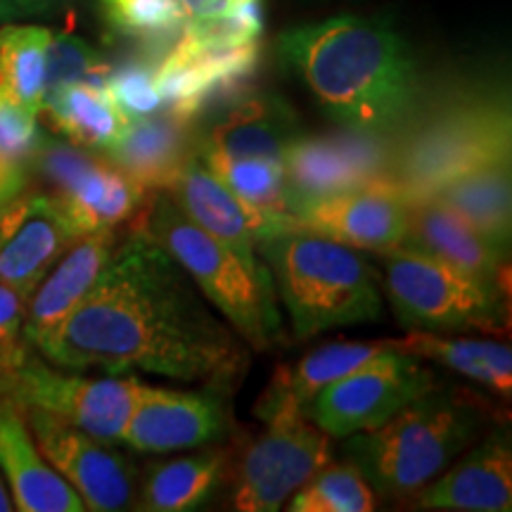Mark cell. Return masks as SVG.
I'll return each mask as SVG.
<instances>
[{
  "instance_id": "1",
  "label": "cell",
  "mask_w": 512,
  "mask_h": 512,
  "mask_svg": "<svg viewBox=\"0 0 512 512\" xmlns=\"http://www.w3.org/2000/svg\"><path fill=\"white\" fill-rule=\"evenodd\" d=\"M34 349L57 368L181 382L228 384L245 366L242 339L138 219L91 292Z\"/></svg>"
},
{
  "instance_id": "2",
  "label": "cell",
  "mask_w": 512,
  "mask_h": 512,
  "mask_svg": "<svg viewBox=\"0 0 512 512\" xmlns=\"http://www.w3.org/2000/svg\"><path fill=\"white\" fill-rule=\"evenodd\" d=\"M278 50L344 128L387 136L411 117L418 102V64L408 43L387 24L332 17L285 31Z\"/></svg>"
},
{
  "instance_id": "3",
  "label": "cell",
  "mask_w": 512,
  "mask_h": 512,
  "mask_svg": "<svg viewBox=\"0 0 512 512\" xmlns=\"http://www.w3.org/2000/svg\"><path fill=\"white\" fill-rule=\"evenodd\" d=\"M489 403L463 387H439L408 403L377 430L351 434L342 453L375 496L408 498L482 437Z\"/></svg>"
},
{
  "instance_id": "4",
  "label": "cell",
  "mask_w": 512,
  "mask_h": 512,
  "mask_svg": "<svg viewBox=\"0 0 512 512\" xmlns=\"http://www.w3.org/2000/svg\"><path fill=\"white\" fill-rule=\"evenodd\" d=\"M259 254L299 339L382 318L377 275L358 249L287 228L261 242Z\"/></svg>"
},
{
  "instance_id": "5",
  "label": "cell",
  "mask_w": 512,
  "mask_h": 512,
  "mask_svg": "<svg viewBox=\"0 0 512 512\" xmlns=\"http://www.w3.org/2000/svg\"><path fill=\"white\" fill-rule=\"evenodd\" d=\"M140 226L188 273L242 342L266 351L280 339L273 280L264 259L245 256L195 226L164 190L152 192Z\"/></svg>"
},
{
  "instance_id": "6",
  "label": "cell",
  "mask_w": 512,
  "mask_h": 512,
  "mask_svg": "<svg viewBox=\"0 0 512 512\" xmlns=\"http://www.w3.org/2000/svg\"><path fill=\"white\" fill-rule=\"evenodd\" d=\"M512 162L510 102L503 95H458L389 147L387 181L403 200L430 197L453 178Z\"/></svg>"
},
{
  "instance_id": "7",
  "label": "cell",
  "mask_w": 512,
  "mask_h": 512,
  "mask_svg": "<svg viewBox=\"0 0 512 512\" xmlns=\"http://www.w3.org/2000/svg\"><path fill=\"white\" fill-rule=\"evenodd\" d=\"M377 256L389 304L403 328L501 332L505 294L408 245Z\"/></svg>"
},
{
  "instance_id": "8",
  "label": "cell",
  "mask_w": 512,
  "mask_h": 512,
  "mask_svg": "<svg viewBox=\"0 0 512 512\" xmlns=\"http://www.w3.org/2000/svg\"><path fill=\"white\" fill-rule=\"evenodd\" d=\"M136 377H86L60 373L34 351L0 373V396L19 408H41L95 439L117 444L136 403Z\"/></svg>"
},
{
  "instance_id": "9",
  "label": "cell",
  "mask_w": 512,
  "mask_h": 512,
  "mask_svg": "<svg viewBox=\"0 0 512 512\" xmlns=\"http://www.w3.org/2000/svg\"><path fill=\"white\" fill-rule=\"evenodd\" d=\"M233 477V508L273 512L290 501L335 456V441L299 408H280L268 415Z\"/></svg>"
},
{
  "instance_id": "10",
  "label": "cell",
  "mask_w": 512,
  "mask_h": 512,
  "mask_svg": "<svg viewBox=\"0 0 512 512\" xmlns=\"http://www.w3.org/2000/svg\"><path fill=\"white\" fill-rule=\"evenodd\" d=\"M34 164L76 235L128 226L152 195L105 155L76 145L46 140Z\"/></svg>"
},
{
  "instance_id": "11",
  "label": "cell",
  "mask_w": 512,
  "mask_h": 512,
  "mask_svg": "<svg viewBox=\"0 0 512 512\" xmlns=\"http://www.w3.org/2000/svg\"><path fill=\"white\" fill-rule=\"evenodd\" d=\"M434 384V373L422 366L420 358L387 351L320 389L304 413L332 439H347L377 430Z\"/></svg>"
},
{
  "instance_id": "12",
  "label": "cell",
  "mask_w": 512,
  "mask_h": 512,
  "mask_svg": "<svg viewBox=\"0 0 512 512\" xmlns=\"http://www.w3.org/2000/svg\"><path fill=\"white\" fill-rule=\"evenodd\" d=\"M38 448L86 510L114 512L136 503V467L110 441L91 437L41 408H22Z\"/></svg>"
},
{
  "instance_id": "13",
  "label": "cell",
  "mask_w": 512,
  "mask_h": 512,
  "mask_svg": "<svg viewBox=\"0 0 512 512\" xmlns=\"http://www.w3.org/2000/svg\"><path fill=\"white\" fill-rule=\"evenodd\" d=\"M285 183L290 214L302 204L368 185L387 174L389 145L384 136L366 131L302 136L287 145Z\"/></svg>"
},
{
  "instance_id": "14",
  "label": "cell",
  "mask_w": 512,
  "mask_h": 512,
  "mask_svg": "<svg viewBox=\"0 0 512 512\" xmlns=\"http://www.w3.org/2000/svg\"><path fill=\"white\" fill-rule=\"evenodd\" d=\"M408 226V202L387 176L302 204L292 214L290 228L309 230L358 252H384L403 245Z\"/></svg>"
},
{
  "instance_id": "15",
  "label": "cell",
  "mask_w": 512,
  "mask_h": 512,
  "mask_svg": "<svg viewBox=\"0 0 512 512\" xmlns=\"http://www.w3.org/2000/svg\"><path fill=\"white\" fill-rule=\"evenodd\" d=\"M228 425V406L214 387L176 392L140 384L121 441L138 453L190 451L226 437Z\"/></svg>"
},
{
  "instance_id": "16",
  "label": "cell",
  "mask_w": 512,
  "mask_h": 512,
  "mask_svg": "<svg viewBox=\"0 0 512 512\" xmlns=\"http://www.w3.org/2000/svg\"><path fill=\"white\" fill-rule=\"evenodd\" d=\"M164 192L195 226L245 259H259L261 242L290 228L292 221V216H271L242 202L211 174L200 155L185 164Z\"/></svg>"
},
{
  "instance_id": "17",
  "label": "cell",
  "mask_w": 512,
  "mask_h": 512,
  "mask_svg": "<svg viewBox=\"0 0 512 512\" xmlns=\"http://www.w3.org/2000/svg\"><path fill=\"white\" fill-rule=\"evenodd\" d=\"M403 245L446 261L508 297V254L491 247L456 209L439 197H418L408 202Z\"/></svg>"
},
{
  "instance_id": "18",
  "label": "cell",
  "mask_w": 512,
  "mask_h": 512,
  "mask_svg": "<svg viewBox=\"0 0 512 512\" xmlns=\"http://www.w3.org/2000/svg\"><path fill=\"white\" fill-rule=\"evenodd\" d=\"M413 508L508 512L512 508V451L503 432L489 434L451 470L415 491Z\"/></svg>"
},
{
  "instance_id": "19",
  "label": "cell",
  "mask_w": 512,
  "mask_h": 512,
  "mask_svg": "<svg viewBox=\"0 0 512 512\" xmlns=\"http://www.w3.org/2000/svg\"><path fill=\"white\" fill-rule=\"evenodd\" d=\"M117 245V230H98L79 235L67 247L27 302L22 335L29 347H36L43 337H48L91 292L100 273L110 264Z\"/></svg>"
},
{
  "instance_id": "20",
  "label": "cell",
  "mask_w": 512,
  "mask_h": 512,
  "mask_svg": "<svg viewBox=\"0 0 512 512\" xmlns=\"http://www.w3.org/2000/svg\"><path fill=\"white\" fill-rule=\"evenodd\" d=\"M76 238L50 192H22L17 219L0 245V283L29 299Z\"/></svg>"
},
{
  "instance_id": "21",
  "label": "cell",
  "mask_w": 512,
  "mask_h": 512,
  "mask_svg": "<svg viewBox=\"0 0 512 512\" xmlns=\"http://www.w3.org/2000/svg\"><path fill=\"white\" fill-rule=\"evenodd\" d=\"M0 472L15 510L83 512L81 496L57 475L38 448L27 418L15 401L0 396Z\"/></svg>"
},
{
  "instance_id": "22",
  "label": "cell",
  "mask_w": 512,
  "mask_h": 512,
  "mask_svg": "<svg viewBox=\"0 0 512 512\" xmlns=\"http://www.w3.org/2000/svg\"><path fill=\"white\" fill-rule=\"evenodd\" d=\"M147 192L166 190L192 157L200 155L195 121L174 114H152L131 121L117 143L102 152Z\"/></svg>"
},
{
  "instance_id": "23",
  "label": "cell",
  "mask_w": 512,
  "mask_h": 512,
  "mask_svg": "<svg viewBox=\"0 0 512 512\" xmlns=\"http://www.w3.org/2000/svg\"><path fill=\"white\" fill-rule=\"evenodd\" d=\"M299 136L297 112L271 93L247 95L216 121L200 150L228 157L283 159L287 145Z\"/></svg>"
},
{
  "instance_id": "24",
  "label": "cell",
  "mask_w": 512,
  "mask_h": 512,
  "mask_svg": "<svg viewBox=\"0 0 512 512\" xmlns=\"http://www.w3.org/2000/svg\"><path fill=\"white\" fill-rule=\"evenodd\" d=\"M387 351L384 339H377V342H332L299 358L292 366H280L273 373L261 399L254 403L256 418L266 420L280 408L304 411L320 389L351 375Z\"/></svg>"
},
{
  "instance_id": "25",
  "label": "cell",
  "mask_w": 512,
  "mask_h": 512,
  "mask_svg": "<svg viewBox=\"0 0 512 512\" xmlns=\"http://www.w3.org/2000/svg\"><path fill=\"white\" fill-rule=\"evenodd\" d=\"M389 351L437 363L467 380L482 384L498 396L512 392V351L494 339L448 337L434 330H413L401 339H384Z\"/></svg>"
},
{
  "instance_id": "26",
  "label": "cell",
  "mask_w": 512,
  "mask_h": 512,
  "mask_svg": "<svg viewBox=\"0 0 512 512\" xmlns=\"http://www.w3.org/2000/svg\"><path fill=\"white\" fill-rule=\"evenodd\" d=\"M233 460L228 448H207L147 470L138 496V510L147 512H188L197 510L214 496L228 477Z\"/></svg>"
},
{
  "instance_id": "27",
  "label": "cell",
  "mask_w": 512,
  "mask_h": 512,
  "mask_svg": "<svg viewBox=\"0 0 512 512\" xmlns=\"http://www.w3.org/2000/svg\"><path fill=\"white\" fill-rule=\"evenodd\" d=\"M430 197H439L456 209L491 247L508 254L512 240L510 162H496L453 178Z\"/></svg>"
},
{
  "instance_id": "28",
  "label": "cell",
  "mask_w": 512,
  "mask_h": 512,
  "mask_svg": "<svg viewBox=\"0 0 512 512\" xmlns=\"http://www.w3.org/2000/svg\"><path fill=\"white\" fill-rule=\"evenodd\" d=\"M57 133L83 150L107 152L124 136L128 121L105 86L72 83L43 100L41 112Z\"/></svg>"
},
{
  "instance_id": "29",
  "label": "cell",
  "mask_w": 512,
  "mask_h": 512,
  "mask_svg": "<svg viewBox=\"0 0 512 512\" xmlns=\"http://www.w3.org/2000/svg\"><path fill=\"white\" fill-rule=\"evenodd\" d=\"M50 38L53 31L36 24H5L0 29V95L36 117L46 91Z\"/></svg>"
},
{
  "instance_id": "30",
  "label": "cell",
  "mask_w": 512,
  "mask_h": 512,
  "mask_svg": "<svg viewBox=\"0 0 512 512\" xmlns=\"http://www.w3.org/2000/svg\"><path fill=\"white\" fill-rule=\"evenodd\" d=\"M200 157L211 174L252 209L271 216H292L283 159L228 157L211 150H200Z\"/></svg>"
},
{
  "instance_id": "31",
  "label": "cell",
  "mask_w": 512,
  "mask_h": 512,
  "mask_svg": "<svg viewBox=\"0 0 512 512\" xmlns=\"http://www.w3.org/2000/svg\"><path fill=\"white\" fill-rule=\"evenodd\" d=\"M290 498V512H370L377 508L373 486L351 460L325 463Z\"/></svg>"
},
{
  "instance_id": "32",
  "label": "cell",
  "mask_w": 512,
  "mask_h": 512,
  "mask_svg": "<svg viewBox=\"0 0 512 512\" xmlns=\"http://www.w3.org/2000/svg\"><path fill=\"white\" fill-rule=\"evenodd\" d=\"M98 8L114 34L152 46L176 43L188 22L178 0H98Z\"/></svg>"
},
{
  "instance_id": "33",
  "label": "cell",
  "mask_w": 512,
  "mask_h": 512,
  "mask_svg": "<svg viewBox=\"0 0 512 512\" xmlns=\"http://www.w3.org/2000/svg\"><path fill=\"white\" fill-rule=\"evenodd\" d=\"M112 67L91 43L74 34H53L46 62V91L43 100L72 83H95L105 86ZM43 107V105H41Z\"/></svg>"
},
{
  "instance_id": "34",
  "label": "cell",
  "mask_w": 512,
  "mask_h": 512,
  "mask_svg": "<svg viewBox=\"0 0 512 512\" xmlns=\"http://www.w3.org/2000/svg\"><path fill=\"white\" fill-rule=\"evenodd\" d=\"M107 93L117 105V110L128 121H138L159 112L162 98L155 86V72L143 62H128L112 67L105 81Z\"/></svg>"
},
{
  "instance_id": "35",
  "label": "cell",
  "mask_w": 512,
  "mask_h": 512,
  "mask_svg": "<svg viewBox=\"0 0 512 512\" xmlns=\"http://www.w3.org/2000/svg\"><path fill=\"white\" fill-rule=\"evenodd\" d=\"M46 136L38 128L36 114L0 95V159L27 169L41 152Z\"/></svg>"
},
{
  "instance_id": "36",
  "label": "cell",
  "mask_w": 512,
  "mask_h": 512,
  "mask_svg": "<svg viewBox=\"0 0 512 512\" xmlns=\"http://www.w3.org/2000/svg\"><path fill=\"white\" fill-rule=\"evenodd\" d=\"M27 302L29 299L15 287L0 283V373L15 366L24 351L29 349L22 335Z\"/></svg>"
},
{
  "instance_id": "37",
  "label": "cell",
  "mask_w": 512,
  "mask_h": 512,
  "mask_svg": "<svg viewBox=\"0 0 512 512\" xmlns=\"http://www.w3.org/2000/svg\"><path fill=\"white\" fill-rule=\"evenodd\" d=\"M69 3H74V0H0V24L50 15V12L67 8Z\"/></svg>"
},
{
  "instance_id": "38",
  "label": "cell",
  "mask_w": 512,
  "mask_h": 512,
  "mask_svg": "<svg viewBox=\"0 0 512 512\" xmlns=\"http://www.w3.org/2000/svg\"><path fill=\"white\" fill-rule=\"evenodd\" d=\"M27 188V169L0 159V207L15 200L19 192Z\"/></svg>"
},
{
  "instance_id": "39",
  "label": "cell",
  "mask_w": 512,
  "mask_h": 512,
  "mask_svg": "<svg viewBox=\"0 0 512 512\" xmlns=\"http://www.w3.org/2000/svg\"><path fill=\"white\" fill-rule=\"evenodd\" d=\"M178 3H181L185 17L192 19V17L211 15V12L219 10L226 0H178Z\"/></svg>"
},
{
  "instance_id": "40",
  "label": "cell",
  "mask_w": 512,
  "mask_h": 512,
  "mask_svg": "<svg viewBox=\"0 0 512 512\" xmlns=\"http://www.w3.org/2000/svg\"><path fill=\"white\" fill-rule=\"evenodd\" d=\"M19 202H22V192L15 197V200H10L5 207H0V245H3L5 235L10 233L12 223L17 219V211H19Z\"/></svg>"
},
{
  "instance_id": "41",
  "label": "cell",
  "mask_w": 512,
  "mask_h": 512,
  "mask_svg": "<svg viewBox=\"0 0 512 512\" xmlns=\"http://www.w3.org/2000/svg\"><path fill=\"white\" fill-rule=\"evenodd\" d=\"M10 510H15V505H12V498L8 494V489H5L3 477H0V512H10Z\"/></svg>"
}]
</instances>
